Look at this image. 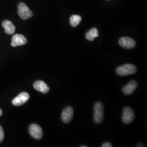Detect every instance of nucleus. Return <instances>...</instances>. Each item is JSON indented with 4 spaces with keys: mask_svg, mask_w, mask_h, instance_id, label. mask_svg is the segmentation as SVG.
Wrapping results in <instances>:
<instances>
[{
    "mask_svg": "<svg viewBox=\"0 0 147 147\" xmlns=\"http://www.w3.org/2000/svg\"><path fill=\"white\" fill-rule=\"evenodd\" d=\"M136 67L131 64H126L118 67L116 69V73L120 76H127L136 73Z\"/></svg>",
    "mask_w": 147,
    "mask_h": 147,
    "instance_id": "nucleus-1",
    "label": "nucleus"
},
{
    "mask_svg": "<svg viewBox=\"0 0 147 147\" xmlns=\"http://www.w3.org/2000/svg\"><path fill=\"white\" fill-rule=\"evenodd\" d=\"M104 118V106L101 102H97L94 108V121L97 124L102 122Z\"/></svg>",
    "mask_w": 147,
    "mask_h": 147,
    "instance_id": "nucleus-2",
    "label": "nucleus"
},
{
    "mask_svg": "<svg viewBox=\"0 0 147 147\" xmlns=\"http://www.w3.org/2000/svg\"><path fill=\"white\" fill-rule=\"evenodd\" d=\"M18 14L22 19L27 20L33 16V13L24 3H20L18 6Z\"/></svg>",
    "mask_w": 147,
    "mask_h": 147,
    "instance_id": "nucleus-3",
    "label": "nucleus"
},
{
    "mask_svg": "<svg viewBox=\"0 0 147 147\" xmlns=\"http://www.w3.org/2000/svg\"><path fill=\"white\" fill-rule=\"evenodd\" d=\"M135 119V113L132 109L129 107L124 108L122 116V121L124 123L129 124L131 123Z\"/></svg>",
    "mask_w": 147,
    "mask_h": 147,
    "instance_id": "nucleus-4",
    "label": "nucleus"
},
{
    "mask_svg": "<svg viewBox=\"0 0 147 147\" xmlns=\"http://www.w3.org/2000/svg\"><path fill=\"white\" fill-rule=\"evenodd\" d=\"M29 132L33 138L40 140L42 138L43 132L41 127L36 124H32L29 127Z\"/></svg>",
    "mask_w": 147,
    "mask_h": 147,
    "instance_id": "nucleus-5",
    "label": "nucleus"
},
{
    "mask_svg": "<svg viewBox=\"0 0 147 147\" xmlns=\"http://www.w3.org/2000/svg\"><path fill=\"white\" fill-rule=\"evenodd\" d=\"M29 99L30 95L26 92H22L13 100L12 103L16 106H19L25 104Z\"/></svg>",
    "mask_w": 147,
    "mask_h": 147,
    "instance_id": "nucleus-6",
    "label": "nucleus"
},
{
    "mask_svg": "<svg viewBox=\"0 0 147 147\" xmlns=\"http://www.w3.org/2000/svg\"><path fill=\"white\" fill-rule=\"evenodd\" d=\"M27 42V40L23 35L20 34H16L13 35L11 39V45L13 47L24 45Z\"/></svg>",
    "mask_w": 147,
    "mask_h": 147,
    "instance_id": "nucleus-7",
    "label": "nucleus"
},
{
    "mask_svg": "<svg viewBox=\"0 0 147 147\" xmlns=\"http://www.w3.org/2000/svg\"><path fill=\"white\" fill-rule=\"evenodd\" d=\"M73 116V109L70 106L67 107L62 113V121H63L64 123H69L72 120Z\"/></svg>",
    "mask_w": 147,
    "mask_h": 147,
    "instance_id": "nucleus-8",
    "label": "nucleus"
},
{
    "mask_svg": "<svg viewBox=\"0 0 147 147\" xmlns=\"http://www.w3.org/2000/svg\"><path fill=\"white\" fill-rule=\"evenodd\" d=\"M119 44L121 47L130 49L136 46L135 41L129 37H122L119 40Z\"/></svg>",
    "mask_w": 147,
    "mask_h": 147,
    "instance_id": "nucleus-9",
    "label": "nucleus"
},
{
    "mask_svg": "<svg viewBox=\"0 0 147 147\" xmlns=\"http://www.w3.org/2000/svg\"><path fill=\"white\" fill-rule=\"evenodd\" d=\"M137 82L136 81L132 80L128 84L123 88V93L126 95H130L133 93L137 87Z\"/></svg>",
    "mask_w": 147,
    "mask_h": 147,
    "instance_id": "nucleus-10",
    "label": "nucleus"
},
{
    "mask_svg": "<svg viewBox=\"0 0 147 147\" xmlns=\"http://www.w3.org/2000/svg\"><path fill=\"white\" fill-rule=\"evenodd\" d=\"M34 88L42 93H47L50 88L47 84L42 81H37L33 84Z\"/></svg>",
    "mask_w": 147,
    "mask_h": 147,
    "instance_id": "nucleus-11",
    "label": "nucleus"
},
{
    "mask_svg": "<svg viewBox=\"0 0 147 147\" xmlns=\"http://www.w3.org/2000/svg\"><path fill=\"white\" fill-rule=\"evenodd\" d=\"M2 25L5 28V31L7 34H13L15 32L16 27L11 21L5 20L2 22Z\"/></svg>",
    "mask_w": 147,
    "mask_h": 147,
    "instance_id": "nucleus-12",
    "label": "nucleus"
},
{
    "mask_svg": "<svg viewBox=\"0 0 147 147\" xmlns=\"http://www.w3.org/2000/svg\"><path fill=\"white\" fill-rule=\"evenodd\" d=\"M99 36V32L97 28H93L87 32L86 34V38L89 41H93L95 38Z\"/></svg>",
    "mask_w": 147,
    "mask_h": 147,
    "instance_id": "nucleus-13",
    "label": "nucleus"
},
{
    "mask_svg": "<svg viewBox=\"0 0 147 147\" xmlns=\"http://www.w3.org/2000/svg\"><path fill=\"white\" fill-rule=\"evenodd\" d=\"M81 20H82V18L81 16H78V15H73L71 16L70 18V24L71 25V26L75 27L80 23Z\"/></svg>",
    "mask_w": 147,
    "mask_h": 147,
    "instance_id": "nucleus-14",
    "label": "nucleus"
},
{
    "mask_svg": "<svg viewBox=\"0 0 147 147\" xmlns=\"http://www.w3.org/2000/svg\"><path fill=\"white\" fill-rule=\"evenodd\" d=\"M5 137V133L2 127L0 126V143L2 142Z\"/></svg>",
    "mask_w": 147,
    "mask_h": 147,
    "instance_id": "nucleus-15",
    "label": "nucleus"
},
{
    "mask_svg": "<svg viewBox=\"0 0 147 147\" xmlns=\"http://www.w3.org/2000/svg\"><path fill=\"white\" fill-rule=\"evenodd\" d=\"M112 146L110 142H105L102 145V147H112Z\"/></svg>",
    "mask_w": 147,
    "mask_h": 147,
    "instance_id": "nucleus-16",
    "label": "nucleus"
},
{
    "mask_svg": "<svg viewBox=\"0 0 147 147\" xmlns=\"http://www.w3.org/2000/svg\"><path fill=\"white\" fill-rule=\"evenodd\" d=\"M2 111L0 109V116H2Z\"/></svg>",
    "mask_w": 147,
    "mask_h": 147,
    "instance_id": "nucleus-17",
    "label": "nucleus"
},
{
    "mask_svg": "<svg viewBox=\"0 0 147 147\" xmlns=\"http://www.w3.org/2000/svg\"><path fill=\"white\" fill-rule=\"evenodd\" d=\"M87 146H81V147H87Z\"/></svg>",
    "mask_w": 147,
    "mask_h": 147,
    "instance_id": "nucleus-18",
    "label": "nucleus"
},
{
    "mask_svg": "<svg viewBox=\"0 0 147 147\" xmlns=\"http://www.w3.org/2000/svg\"><path fill=\"white\" fill-rule=\"evenodd\" d=\"M107 1H108V0H107Z\"/></svg>",
    "mask_w": 147,
    "mask_h": 147,
    "instance_id": "nucleus-19",
    "label": "nucleus"
}]
</instances>
